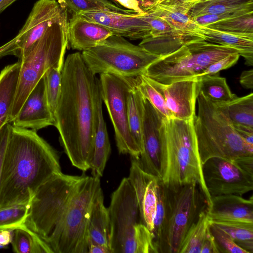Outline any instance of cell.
<instances>
[{"label":"cell","mask_w":253,"mask_h":253,"mask_svg":"<svg viewBox=\"0 0 253 253\" xmlns=\"http://www.w3.org/2000/svg\"><path fill=\"white\" fill-rule=\"evenodd\" d=\"M100 97L99 80L88 69L81 53L68 55L62 68L54 126L72 165L83 171L90 168Z\"/></svg>","instance_id":"6da1fadb"},{"label":"cell","mask_w":253,"mask_h":253,"mask_svg":"<svg viewBox=\"0 0 253 253\" xmlns=\"http://www.w3.org/2000/svg\"><path fill=\"white\" fill-rule=\"evenodd\" d=\"M61 172L56 152L36 131L11 125L0 175V209L28 203L42 184Z\"/></svg>","instance_id":"7a4b0ae2"},{"label":"cell","mask_w":253,"mask_h":253,"mask_svg":"<svg viewBox=\"0 0 253 253\" xmlns=\"http://www.w3.org/2000/svg\"><path fill=\"white\" fill-rule=\"evenodd\" d=\"M194 118L190 120L163 118L161 126L159 178L164 184L170 188L197 183L208 206L211 197L204 179L203 164L194 128Z\"/></svg>","instance_id":"3957f363"},{"label":"cell","mask_w":253,"mask_h":253,"mask_svg":"<svg viewBox=\"0 0 253 253\" xmlns=\"http://www.w3.org/2000/svg\"><path fill=\"white\" fill-rule=\"evenodd\" d=\"M197 100L198 113L194 118V128L202 164L213 158L231 161L253 156V146L243 140L218 105L202 92Z\"/></svg>","instance_id":"277c9868"},{"label":"cell","mask_w":253,"mask_h":253,"mask_svg":"<svg viewBox=\"0 0 253 253\" xmlns=\"http://www.w3.org/2000/svg\"><path fill=\"white\" fill-rule=\"evenodd\" d=\"M68 21L65 19L48 27L42 37L19 59L21 68L9 123L17 116L28 95L46 72L63 65L68 48Z\"/></svg>","instance_id":"5b68a950"},{"label":"cell","mask_w":253,"mask_h":253,"mask_svg":"<svg viewBox=\"0 0 253 253\" xmlns=\"http://www.w3.org/2000/svg\"><path fill=\"white\" fill-rule=\"evenodd\" d=\"M100 179L84 175L62 217L44 240L53 253H88V226Z\"/></svg>","instance_id":"8992f818"},{"label":"cell","mask_w":253,"mask_h":253,"mask_svg":"<svg viewBox=\"0 0 253 253\" xmlns=\"http://www.w3.org/2000/svg\"><path fill=\"white\" fill-rule=\"evenodd\" d=\"M236 52H238L232 47L201 39L160 57L148 66L143 74L163 84L195 78L212 63Z\"/></svg>","instance_id":"52a82bcc"},{"label":"cell","mask_w":253,"mask_h":253,"mask_svg":"<svg viewBox=\"0 0 253 253\" xmlns=\"http://www.w3.org/2000/svg\"><path fill=\"white\" fill-rule=\"evenodd\" d=\"M84 177L61 172L42 184L29 202L23 225L44 242L62 217Z\"/></svg>","instance_id":"ba28073f"},{"label":"cell","mask_w":253,"mask_h":253,"mask_svg":"<svg viewBox=\"0 0 253 253\" xmlns=\"http://www.w3.org/2000/svg\"><path fill=\"white\" fill-rule=\"evenodd\" d=\"M83 60L94 75L136 77L160 57L124 37L112 35L98 45L82 51Z\"/></svg>","instance_id":"9c48e42d"},{"label":"cell","mask_w":253,"mask_h":253,"mask_svg":"<svg viewBox=\"0 0 253 253\" xmlns=\"http://www.w3.org/2000/svg\"><path fill=\"white\" fill-rule=\"evenodd\" d=\"M169 188V208L156 244L158 253H179L189 229L200 212L207 208L203 202L206 199L197 183Z\"/></svg>","instance_id":"30bf717a"},{"label":"cell","mask_w":253,"mask_h":253,"mask_svg":"<svg viewBox=\"0 0 253 253\" xmlns=\"http://www.w3.org/2000/svg\"><path fill=\"white\" fill-rule=\"evenodd\" d=\"M101 96L106 106L115 131L119 153L139 158L141 151L130 132L127 118V98L136 84V77L100 74Z\"/></svg>","instance_id":"8fae6325"},{"label":"cell","mask_w":253,"mask_h":253,"mask_svg":"<svg viewBox=\"0 0 253 253\" xmlns=\"http://www.w3.org/2000/svg\"><path fill=\"white\" fill-rule=\"evenodd\" d=\"M107 209L112 253H135V229L142 222L135 193L128 178L124 177L113 192Z\"/></svg>","instance_id":"7c38bea8"},{"label":"cell","mask_w":253,"mask_h":253,"mask_svg":"<svg viewBox=\"0 0 253 253\" xmlns=\"http://www.w3.org/2000/svg\"><path fill=\"white\" fill-rule=\"evenodd\" d=\"M203 174L211 196H242L253 190V175L243 170L233 160L213 158L203 164Z\"/></svg>","instance_id":"4fadbf2b"},{"label":"cell","mask_w":253,"mask_h":253,"mask_svg":"<svg viewBox=\"0 0 253 253\" xmlns=\"http://www.w3.org/2000/svg\"><path fill=\"white\" fill-rule=\"evenodd\" d=\"M68 10L56 0H38L16 36L20 47L19 59L40 39L48 27L68 19Z\"/></svg>","instance_id":"5bb4252c"},{"label":"cell","mask_w":253,"mask_h":253,"mask_svg":"<svg viewBox=\"0 0 253 253\" xmlns=\"http://www.w3.org/2000/svg\"><path fill=\"white\" fill-rule=\"evenodd\" d=\"M86 20L100 24L113 35L131 40L152 36V28L147 13L126 14L105 11H83L77 14Z\"/></svg>","instance_id":"9a60e30c"},{"label":"cell","mask_w":253,"mask_h":253,"mask_svg":"<svg viewBox=\"0 0 253 253\" xmlns=\"http://www.w3.org/2000/svg\"><path fill=\"white\" fill-rule=\"evenodd\" d=\"M148 79L163 96L172 118L183 120L195 118L196 102L199 94L197 79H188L169 84Z\"/></svg>","instance_id":"2e32d148"},{"label":"cell","mask_w":253,"mask_h":253,"mask_svg":"<svg viewBox=\"0 0 253 253\" xmlns=\"http://www.w3.org/2000/svg\"><path fill=\"white\" fill-rule=\"evenodd\" d=\"M144 105L143 151L138 160L144 170L159 177L161 157V126L164 117L144 98Z\"/></svg>","instance_id":"e0dca14e"},{"label":"cell","mask_w":253,"mask_h":253,"mask_svg":"<svg viewBox=\"0 0 253 253\" xmlns=\"http://www.w3.org/2000/svg\"><path fill=\"white\" fill-rule=\"evenodd\" d=\"M127 178L135 193L141 222L152 232L156 210L159 177L144 170L138 158L131 157Z\"/></svg>","instance_id":"ac0fdd59"},{"label":"cell","mask_w":253,"mask_h":253,"mask_svg":"<svg viewBox=\"0 0 253 253\" xmlns=\"http://www.w3.org/2000/svg\"><path fill=\"white\" fill-rule=\"evenodd\" d=\"M12 123L14 126L36 131L54 126L46 95L44 76L31 91Z\"/></svg>","instance_id":"d6986e66"},{"label":"cell","mask_w":253,"mask_h":253,"mask_svg":"<svg viewBox=\"0 0 253 253\" xmlns=\"http://www.w3.org/2000/svg\"><path fill=\"white\" fill-rule=\"evenodd\" d=\"M210 223L220 221L253 223V197L229 194L211 197L206 209Z\"/></svg>","instance_id":"ffe728a7"},{"label":"cell","mask_w":253,"mask_h":253,"mask_svg":"<svg viewBox=\"0 0 253 253\" xmlns=\"http://www.w3.org/2000/svg\"><path fill=\"white\" fill-rule=\"evenodd\" d=\"M67 33L68 48L79 51L95 47L113 35L105 27L78 14H73L68 21Z\"/></svg>","instance_id":"44dd1931"},{"label":"cell","mask_w":253,"mask_h":253,"mask_svg":"<svg viewBox=\"0 0 253 253\" xmlns=\"http://www.w3.org/2000/svg\"><path fill=\"white\" fill-rule=\"evenodd\" d=\"M194 3L193 0H184L173 4L159 3L144 12L161 18L172 29L198 34L203 37L200 32V26L189 15Z\"/></svg>","instance_id":"7402d4cb"},{"label":"cell","mask_w":253,"mask_h":253,"mask_svg":"<svg viewBox=\"0 0 253 253\" xmlns=\"http://www.w3.org/2000/svg\"><path fill=\"white\" fill-rule=\"evenodd\" d=\"M200 32L206 41L234 48L245 58L246 65L253 66V33L227 32L202 26Z\"/></svg>","instance_id":"603a6c76"},{"label":"cell","mask_w":253,"mask_h":253,"mask_svg":"<svg viewBox=\"0 0 253 253\" xmlns=\"http://www.w3.org/2000/svg\"><path fill=\"white\" fill-rule=\"evenodd\" d=\"M203 37L198 34L172 30L165 34L142 39L138 44L151 53L162 57L185 44Z\"/></svg>","instance_id":"cb8c5ba5"},{"label":"cell","mask_w":253,"mask_h":253,"mask_svg":"<svg viewBox=\"0 0 253 253\" xmlns=\"http://www.w3.org/2000/svg\"><path fill=\"white\" fill-rule=\"evenodd\" d=\"M88 233L90 244L109 246L110 222L108 209L104 204V196L101 188L98 191L91 210Z\"/></svg>","instance_id":"d4e9b609"},{"label":"cell","mask_w":253,"mask_h":253,"mask_svg":"<svg viewBox=\"0 0 253 253\" xmlns=\"http://www.w3.org/2000/svg\"><path fill=\"white\" fill-rule=\"evenodd\" d=\"M21 68L19 60L5 66L0 73V128L9 123Z\"/></svg>","instance_id":"484cf974"},{"label":"cell","mask_w":253,"mask_h":253,"mask_svg":"<svg viewBox=\"0 0 253 253\" xmlns=\"http://www.w3.org/2000/svg\"><path fill=\"white\" fill-rule=\"evenodd\" d=\"M102 102L101 96L98 102V123L94 137L93 156L90 168L91 170L92 176L99 179L103 175L111 152L108 134L102 113Z\"/></svg>","instance_id":"4316f807"},{"label":"cell","mask_w":253,"mask_h":253,"mask_svg":"<svg viewBox=\"0 0 253 253\" xmlns=\"http://www.w3.org/2000/svg\"><path fill=\"white\" fill-rule=\"evenodd\" d=\"M253 11V0H200L194 2L189 15L191 18L210 14Z\"/></svg>","instance_id":"83f0119b"},{"label":"cell","mask_w":253,"mask_h":253,"mask_svg":"<svg viewBox=\"0 0 253 253\" xmlns=\"http://www.w3.org/2000/svg\"><path fill=\"white\" fill-rule=\"evenodd\" d=\"M127 105L129 129L141 154L143 151L144 98L136 84L129 92L127 98Z\"/></svg>","instance_id":"f1b7e54d"},{"label":"cell","mask_w":253,"mask_h":253,"mask_svg":"<svg viewBox=\"0 0 253 253\" xmlns=\"http://www.w3.org/2000/svg\"><path fill=\"white\" fill-rule=\"evenodd\" d=\"M233 126L253 129V93L236 97L226 103L217 104Z\"/></svg>","instance_id":"f546056e"},{"label":"cell","mask_w":253,"mask_h":253,"mask_svg":"<svg viewBox=\"0 0 253 253\" xmlns=\"http://www.w3.org/2000/svg\"><path fill=\"white\" fill-rule=\"evenodd\" d=\"M197 79L199 93L202 92L207 99L214 104L226 103L237 97L231 91L226 79L220 77L218 73Z\"/></svg>","instance_id":"4dcf8cb0"},{"label":"cell","mask_w":253,"mask_h":253,"mask_svg":"<svg viewBox=\"0 0 253 253\" xmlns=\"http://www.w3.org/2000/svg\"><path fill=\"white\" fill-rule=\"evenodd\" d=\"M11 244L16 253H53L45 242L24 225L14 228Z\"/></svg>","instance_id":"1f68e13d"},{"label":"cell","mask_w":253,"mask_h":253,"mask_svg":"<svg viewBox=\"0 0 253 253\" xmlns=\"http://www.w3.org/2000/svg\"><path fill=\"white\" fill-rule=\"evenodd\" d=\"M206 209L200 212L196 221L189 229L179 253H201L210 223Z\"/></svg>","instance_id":"d6a6232c"},{"label":"cell","mask_w":253,"mask_h":253,"mask_svg":"<svg viewBox=\"0 0 253 253\" xmlns=\"http://www.w3.org/2000/svg\"><path fill=\"white\" fill-rule=\"evenodd\" d=\"M63 7L66 8L72 15L83 11H105L126 14L136 13L135 11L124 9L109 0H57ZM137 14V13H136Z\"/></svg>","instance_id":"836d02e7"},{"label":"cell","mask_w":253,"mask_h":253,"mask_svg":"<svg viewBox=\"0 0 253 253\" xmlns=\"http://www.w3.org/2000/svg\"><path fill=\"white\" fill-rule=\"evenodd\" d=\"M212 223L226 232L240 247L253 253V223L220 221Z\"/></svg>","instance_id":"e575fe53"},{"label":"cell","mask_w":253,"mask_h":253,"mask_svg":"<svg viewBox=\"0 0 253 253\" xmlns=\"http://www.w3.org/2000/svg\"><path fill=\"white\" fill-rule=\"evenodd\" d=\"M169 208V189L159 178L157 187V204L153 221V233L155 243L159 241L165 224ZM157 248V247H156Z\"/></svg>","instance_id":"d590c367"},{"label":"cell","mask_w":253,"mask_h":253,"mask_svg":"<svg viewBox=\"0 0 253 253\" xmlns=\"http://www.w3.org/2000/svg\"><path fill=\"white\" fill-rule=\"evenodd\" d=\"M136 85L143 97L148 100L165 118H171L162 94L151 84L144 74L136 77Z\"/></svg>","instance_id":"8d00e7d4"},{"label":"cell","mask_w":253,"mask_h":253,"mask_svg":"<svg viewBox=\"0 0 253 253\" xmlns=\"http://www.w3.org/2000/svg\"><path fill=\"white\" fill-rule=\"evenodd\" d=\"M63 66L53 67L44 75L46 95L53 119L61 92Z\"/></svg>","instance_id":"74e56055"},{"label":"cell","mask_w":253,"mask_h":253,"mask_svg":"<svg viewBox=\"0 0 253 253\" xmlns=\"http://www.w3.org/2000/svg\"><path fill=\"white\" fill-rule=\"evenodd\" d=\"M29 203L0 209V229L15 228L23 225L28 215Z\"/></svg>","instance_id":"f35d334b"},{"label":"cell","mask_w":253,"mask_h":253,"mask_svg":"<svg viewBox=\"0 0 253 253\" xmlns=\"http://www.w3.org/2000/svg\"><path fill=\"white\" fill-rule=\"evenodd\" d=\"M207 26L227 32L253 33V12Z\"/></svg>","instance_id":"ab89813d"},{"label":"cell","mask_w":253,"mask_h":253,"mask_svg":"<svg viewBox=\"0 0 253 253\" xmlns=\"http://www.w3.org/2000/svg\"><path fill=\"white\" fill-rule=\"evenodd\" d=\"M210 229L219 253H248L240 247L226 232L215 224L210 223Z\"/></svg>","instance_id":"60d3db41"},{"label":"cell","mask_w":253,"mask_h":253,"mask_svg":"<svg viewBox=\"0 0 253 253\" xmlns=\"http://www.w3.org/2000/svg\"><path fill=\"white\" fill-rule=\"evenodd\" d=\"M238 52L230 54L217 61L211 64L202 73L195 78L218 73L219 71L230 68L235 64L239 58Z\"/></svg>","instance_id":"b9f144b4"},{"label":"cell","mask_w":253,"mask_h":253,"mask_svg":"<svg viewBox=\"0 0 253 253\" xmlns=\"http://www.w3.org/2000/svg\"><path fill=\"white\" fill-rule=\"evenodd\" d=\"M253 12L243 11L231 13L210 14L195 16L191 19L199 26H207L218 22L226 20Z\"/></svg>","instance_id":"7bdbcfd3"},{"label":"cell","mask_w":253,"mask_h":253,"mask_svg":"<svg viewBox=\"0 0 253 253\" xmlns=\"http://www.w3.org/2000/svg\"><path fill=\"white\" fill-rule=\"evenodd\" d=\"M11 125L7 123L0 128V175L9 139Z\"/></svg>","instance_id":"ee69618b"},{"label":"cell","mask_w":253,"mask_h":253,"mask_svg":"<svg viewBox=\"0 0 253 253\" xmlns=\"http://www.w3.org/2000/svg\"><path fill=\"white\" fill-rule=\"evenodd\" d=\"M12 55L18 58L20 55V47L18 42V38L16 36L12 40L0 46V58Z\"/></svg>","instance_id":"f6af8a7d"},{"label":"cell","mask_w":253,"mask_h":253,"mask_svg":"<svg viewBox=\"0 0 253 253\" xmlns=\"http://www.w3.org/2000/svg\"><path fill=\"white\" fill-rule=\"evenodd\" d=\"M201 253H219L214 237L210 229V225L201 248Z\"/></svg>","instance_id":"bcb514c9"},{"label":"cell","mask_w":253,"mask_h":253,"mask_svg":"<svg viewBox=\"0 0 253 253\" xmlns=\"http://www.w3.org/2000/svg\"><path fill=\"white\" fill-rule=\"evenodd\" d=\"M117 5L118 3L127 9L132 10L138 14H144V12L140 7L137 0H112Z\"/></svg>","instance_id":"7dc6e473"},{"label":"cell","mask_w":253,"mask_h":253,"mask_svg":"<svg viewBox=\"0 0 253 253\" xmlns=\"http://www.w3.org/2000/svg\"><path fill=\"white\" fill-rule=\"evenodd\" d=\"M14 228L0 229V249L6 248L11 244Z\"/></svg>","instance_id":"c3c4849f"},{"label":"cell","mask_w":253,"mask_h":253,"mask_svg":"<svg viewBox=\"0 0 253 253\" xmlns=\"http://www.w3.org/2000/svg\"><path fill=\"white\" fill-rule=\"evenodd\" d=\"M240 83L245 88L252 89L253 88V70L243 71L240 77Z\"/></svg>","instance_id":"681fc988"},{"label":"cell","mask_w":253,"mask_h":253,"mask_svg":"<svg viewBox=\"0 0 253 253\" xmlns=\"http://www.w3.org/2000/svg\"><path fill=\"white\" fill-rule=\"evenodd\" d=\"M88 253H112L110 248L100 244H90Z\"/></svg>","instance_id":"f907efd6"},{"label":"cell","mask_w":253,"mask_h":253,"mask_svg":"<svg viewBox=\"0 0 253 253\" xmlns=\"http://www.w3.org/2000/svg\"><path fill=\"white\" fill-rule=\"evenodd\" d=\"M140 8L144 12L147 9L160 3L161 0H137Z\"/></svg>","instance_id":"816d5d0a"},{"label":"cell","mask_w":253,"mask_h":253,"mask_svg":"<svg viewBox=\"0 0 253 253\" xmlns=\"http://www.w3.org/2000/svg\"><path fill=\"white\" fill-rule=\"evenodd\" d=\"M16 0H3L0 3V13Z\"/></svg>","instance_id":"f5cc1de1"},{"label":"cell","mask_w":253,"mask_h":253,"mask_svg":"<svg viewBox=\"0 0 253 253\" xmlns=\"http://www.w3.org/2000/svg\"><path fill=\"white\" fill-rule=\"evenodd\" d=\"M184 0H162L160 3L166 4H173Z\"/></svg>","instance_id":"db71d44e"},{"label":"cell","mask_w":253,"mask_h":253,"mask_svg":"<svg viewBox=\"0 0 253 253\" xmlns=\"http://www.w3.org/2000/svg\"><path fill=\"white\" fill-rule=\"evenodd\" d=\"M3 0H0V3Z\"/></svg>","instance_id":"11a10c76"},{"label":"cell","mask_w":253,"mask_h":253,"mask_svg":"<svg viewBox=\"0 0 253 253\" xmlns=\"http://www.w3.org/2000/svg\"><path fill=\"white\" fill-rule=\"evenodd\" d=\"M198 0H196L194 2L196 1H198Z\"/></svg>","instance_id":"9f6ffc18"},{"label":"cell","mask_w":253,"mask_h":253,"mask_svg":"<svg viewBox=\"0 0 253 253\" xmlns=\"http://www.w3.org/2000/svg\"></svg>","instance_id":"6f0895ef"},{"label":"cell","mask_w":253,"mask_h":253,"mask_svg":"<svg viewBox=\"0 0 253 253\" xmlns=\"http://www.w3.org/2000/svg\"><path fill=\"white\" fill-rule=\"evenodd\" d=\"M196 0H194V1H195Z\"/></svg>","instance_id":"680465c9"},{"label":"cell","mask_w":253,"mask_h":253,"mask_svg":"<svg viewBox=\"0 0 253 253\" xmlns=\"http://www.w3.org/2000/svg\"><path fill=\"white\" fill-rule=\"evenodd\" d=\"M109 0L111 1V0Z\"/></svg>","instance_id":"91938a15"},{"label":"cell","mask_w":253,"mask_h":253,"mask_svg":"<svg viewBox=\"0 0 253 253\" xmlns=\"http://www.w3.org/2000/svg\"></svg>","instance_id":"94428289"}]
</instances>
